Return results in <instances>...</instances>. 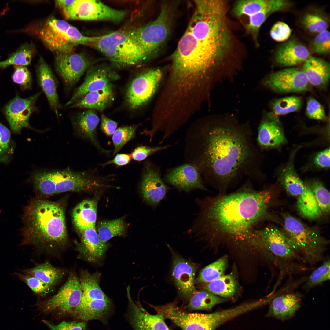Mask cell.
<instances>
[{
    "label": "cell",
    "instance_id": "cell-1",
    "mask_svg": "<svg viewBox=\"0 0 330 330\" xmlns=\"http://www.w3.org/2000/svg\"><path fill=\"white\" fill-rule=\"evenodd\" d=\"M183 156L200 172L204 183L220 193L234 186L244 176L257 181L262 177L261 156L252 130L235 122L195 123L186 131Z\"/></svg>",
    "mask_w": 330,
    "mask_h": 330
},
{
    "label": "cell",
    "instance_id": "cell-2",
    "mask_svg": "<svg viewBox=\"0 0 330 330\" xmlns=\"http://www.w3.org/2000/svg\"><path fill=\"white\" fill-rule=\"evenodd\" d=\"M250 180L236 191L197 198L198 212L187 231L211 245H232L264 252L258 226L271 218L274 199L270 188L258 190Z\"/></svg>",
    "mask_w": 330,
    "mask_h": 330
},
{
    "label": "cell",
    "instance_id": "cell-3",
    "mask_svg": "<svg viewBox=\"0 0 330 330\" xmlns=\"http://www.w3.org/2000/svg\"><path fill=\"white\" fill-rule=\"evenodd\" d=\"M230 46L212 31L202 19L193 14L172 55L170 77L182 85H198L223 59Z\"/></svg>",
    "mask_w": 330,
    "mask_h": 330
},
{
    "label": "cell",
    "instance_id": "cell-4",
    "mask_svg": "<svg viewBox=\"0 0 330 330\" xmlns=\"http://www.w3.org/2000/svg\"><path fill=\"white\" fill-rule=\"evenodd\" d=\"M66 200L52 201L35 197L24 208L22 216L21 244L39 252L57 255L68 245L65 211Z\"/></svg>",
    "mask_w": 330,
    "mask_h": 330
},
{
    "label": "cell",
    "instance_id": "cell-5",
    "mask_svg": "<svg viewBox=\"0 0 330 330\" xmlns=\"http://www.w3.org/2000/svg\"><path fill=\"white\" fill-rule=\"evenodd\" d=\"M98 174L95 170L75 171L68 168L41 170L34 172L31 179L36 197L46 199L62 193L89 192L108 187L105 182L109 175Z\"/></svg>",
    "mask_w": 330,
    "mask_h": 330
},
{
    "label": "cell",
    "instance_id": "cell-6",
    "mask_svg": "<svg viewBox=\"0 0 330 330\" xmlns=\"http://www.w3.org/2000/svg\"><path fill=\"white\" fill-rule=\"evenodd\" d=\"M283 230L290 246L305 263L313 265L322 260L329 242L319 232L288 213L282 215Z\"/></svg>",
    "mask_w": 330,
    "mask_h": 330
},
{
    "label": "cell",
    "instance_id": "cell-7",
    "mask_svg": "<svg viewBox=\"0 0 330 330\" xmlns=\"http://www.w3.org/2000/svg\"><path fill=\"white\" fill-rule=\"evenodd\" d=\"M148 305L164 319L170 320L182 330H214L240 314L236 307L205 314L189 313L175 302L161 305Z\"/></svg>",
    "mask_w": 330,
    "mask_h": 330
},
{
    "label": "cell",
    "instance_id": "cell-8",
    "mask_svg": "<svg viewBox=\"0 0 330 330\" xmlns=\"http://www.w3.org/2000/svg\"><path fill=\"white\" fill-rule=\"evenodd\" d=\"M89 46L97 50L111 61L119 65H137L147 59L130 31L120 30L100 36Z\"/></svg>",
    "mask_w": 330,
    "mask_h": 330
},
{
    "label": "cell",
    "instance_id": "cell-9",
    "mask_svg": "<svg viewBox=\"0 0 330 330\" xmlns=\"http://www.w3.org/2000/svg\"><path fill=\"white\" fill-rule=\"evenodd\" d=\"M174 13L172 5L164 3L155 20L130 31L131 36L147 59L156 55L168 39L170 33Z\"/></svg>",
    "mask_w": 330,
    "mask_h": 330
},
{
    "label": "cell",
    "instance_id": "cell-10",
    "mask_svg": "<svg viewBox=\"0 0 330 330\" xmlns=\"http://www.w3.org/2000/svg\"><path fill=\"white\" fill-rule=\"evenodd\" d=\"M258 232L263 246L281 272L291 273L304 269L298 263H304L303 259L289 244L281 230L269 226L259 229Z\"/></svg>",
    "mask_w": 330,
    "mask_h": 330
},
{
    "label": "cell",
    "instance_id": "cell-11",
    "mask_svg": "<svg viewBox=\"0 0 330 330\" xmlns=\"http://www.w3.org/2000/svg\"><path fill=\"white\" fill-rule=\"evenodd\" d=\"M280 181L287 191L297 200L299 211L310 220L320 218L321 212L311 190L296 173L292 165L288 164L282 171Z\"/></svg>",
    "mask_w": 330,
    "mask_h": 330
},
{
    "label": "cell",
    "instance_id": "cell-12",
    "mask_svg": "<svg viewBox=\"0 0 330 330\" xmlns=\"http://www.w3.org/2000/svg\"><path fill=\"white\" fill-rule=\"evenodd\" d=\"M82 292L79 277L73 271L70 272L65 283L57 293L42 301L39 306L44 312L64 314L70 313L80 303Z\"/></svg>",
    "mask_w": 330,
    "mask_h": 330
},
{
    "label": "cell",
    "instance_id": "cell-13",
    "mask_svg": "<svg viewBox=\"0 0 330 330\" xmlns=\"http://www.w3.org/2000/svg\"><path fill=\"white\" fill-rule=\"evenodd\" d=\"M162 75L159 69H152L138 75L130 82L126 93V102L132 109L145 104L155 93Z\"/></svg>",
    "mask_w": 330,
    "mask_h": 330
},
{
    "label": "cell",
    "instance_id": "cell-14",
    "mask_svg": "<svg viewBox=\"0 0 330 330\" xmlns=\"http://www.w3.org/2000/svg\"><path fill=\"white\" fill-rule=\"evenodd\" d=\"M141 174L140 188L142 196L149 204L156 207L169 188L162 178L160 167L146 160L144 163Z\"/></svg>",
    "mask_w": 330,
    "mask_h": 330
},
{
    "label": "cell",
    "instance_id": "cell-15",
    "mask_svg": "<svg viewBox=\"0 0 330 330\" xmlns=\"http://www.w3.org/2000/svg\"><path fill=\"white\" fill-rule=\"evenodd\" d=\"M168 247L172 255L171 273L174 283L179 295L187 301L196 290L195 279L198 266L173 251L168 244Z\"/></svg>",
    "mask_w": 330,
    "mask_h": 330
},
{
    "label": "cell",
    "instance_id": "cell-16",
    "mask_svg": "<svg viewBox=\"0 0 330 330\" xmlns=\"http://www.w3.org/2000/svg\"><path fill=\"white\" fill-rule=\"evenodd\" d=\"M41 93L40 91L26 98L16 95L5 106L3 112L13 133L20 134L24 128H32L29 118L36 110L35 103Z\"/></svg>",
    "mask_w": 330,
    "mask_h": 330
},
{
    "label": "cell",
    "instance_id": "cell-17",
    "mask_svg": "<svg viewBox=\"0 0 330 330\" xmlns=\"http://www.w3.org/2000/svg\"><path fill=\"white\" fill-rule=\"evenodd\" d=\"M56 71L68 88L73 87L90 67V61L81 53H56Z\"/></svg>",
    "mask_w": 330,
    "mask_h": 330
},
{
    "label": "cell",
    "instance_id": "cell-18",
    "mask_svg": "<svg viewBox=\"0 0 330 330\" xmlns=\"http://www.w3.org/2000/svg\"><path fill=\"white\" fill-rule=\"evenodd\" d=\"M71 25L64 20L51 18L41 28L39 35L47 47L56 53L73 52L75 46L70 41L67 33Z\"/></svg>",
    "mask_w": 330,
    "mask_h": 330
},
{
    "label": "cell",
    "instance_id": "cell-19",
    "mask_svg": "<svg viewBox=\"0 0 330 330\" xmlns=\"http://www.w3.org/2000/svg\"><path fill=\"white\" fill-rule=\"evenodd\" d=\"M264 85L278 92H300L308 91L309 83L302 70L287 68L271 73L264 81Z\"/></svg>",
    "mask_w": 330,
    "mask_h": 330
},
{
    "label": "cell",
    "instance_id": "cell-20",
    "mask_svg": "<svg viewBox=\"0 0 330 330\" xmlns=\"http://www.w3.org/2000/svg\"><path fill=\"white\" fill-rule=\"evenodd\" d=\"M163 180L165 183L185 192L195 189L208 190L199 170L192 163H185L167 169Z\"/></svg>",
    "mask_w": 330,
    "mask_h": 330
},
{
    "label": "cell",
    "instance_id": "cell-21",
    "mask_svg": "<svg viewBox=\"0 0 330 330\" xmlns=\"http://www.w3.org/2000/svg\"><path fill=\"white\" fill-rule=\"evenodd\" d=\"M79 241L75 242L77 258L89 262L95 263L102 259L108 245L100 239L95 226L77 231Z\"/></svg>",
    "mask_w": 330,
    "mask_h": 330
},
{
    "label": "cell",
    "instance_id": "cell-22",
    "mask_svg": "<svg viewBox=\"0 0 330 330\" xmlns=\"http://www.w3.org/2000/svg\"><path fill=\"white\" fill-rule=\"evenodd\" d=\"M84 80L74 91L65 106H70L87 93L101 90L117 78V75L106 66L90 67Z\"/></svg>",
    "mask_w": 330,
    "mask_h": 330
},
{
    "label": "cell",
    "instance_id": "cell-23",
    "mask_svg": "<svg viewBox=\"0 0 330 330\" xmlns=\"http://www.w3.org/2000/svg\"><path fill=\"white\" fill-rule=\"evenodd\" d=\"M71 121L77 136L90 142L100 153L110 155L111 151L102 147L97 138V129L100 118L94 110L88 109L80 112Z\"/></svg>",
    "mask_w": 330,
    "mask_h": 330
},
{
    "label": "cell",
    "instance_id": "cell-24",
    "mask_svg": "<svg viewBox=\"0 0 330 330\" xmlns=\"http://www.w3.org/2000/svg\"><path fill=\"white\" fill-rule=\"evenodd\" d=\"M128 300V317L129 323L134 330H170L160 314H150L138 303L136 305L130 293V287L127 288Z\"/></svg>",
    "mask_w": 330,
    "mask_h": 330
},
{
    "label": "cell",
    "instance_id": "cell-25",
    "mask_svg": "<svg viewBox=\"0 0 330 330\" xmlns=\"http://www.w3.org/2000/svg\"><path fill=\"white\" fill-rule=\"evenodd\" d=\"M278 117L273 112L267 113L259 125L256 139L261 149L281 146L286 140Z\"/></svg>",
    "mask_w": 330,
    "mask_h": 330
},
{
    "label": "cell",
    "instance_id": "cell-26",
    "mask_svg": "<svg viewBox=\"0 0 330 330\" xmlns=\"http://www.w3.org/2000/svg\"><path fill=\"white\" fill-rule=\"evenodd\" d=\"M112 311V304L109 298L95 299L81 301L70 314L82 321L98 320L106 324Z\"/></svg>",
    "mask_w": 330,
    "mask_h": 330
},
{
    "label": "cell",
    "instance_id": "cell-27",
    "mask_svg": "<svg viewBox=\"0 0 330 330\" xmlns=\"http://www.w3.org/2000/svg\"><path fill=\"white\" fill-rule=\"evenodd\" d=\"M38 83L46 96L51 108L58 116V111L62 108L58 97L56 79L50 68L41 57L36 68Z\"/></svg>",
    "mask_w": 330,
    "mask_h": 330
},
{
    "label": "cell",
    "instance_id": "cell-28",
    "mask_svg": "<svg viewBox=\"0 0 330 330\" xmlns=\"http://www.w3.org/2000/svg\"><path fill=\"white\" fill-rule=\"evenodd\" d=\"M301 295L288 292L277 296L270 304L268 315L281 320L291 318L301 306Z\"/></svg>",
    "mask_w": 330,
    "mask_h": 330
},
{
    "label": "cell",
    "instance_id": "cell-29",
    "mask_svg": "<svg viewBox=\"0 0 330 330\" xmlns=\"http://www.w3.org/2000/svg\"><path fill=\"white\" fill-rule=\"evenodd\" d=\"M310 56L306 47L297 41L290 40L278 49L275 60L279 65L291 66L304 62Z\"/></svg>",
    "mask_w": 330,
    "mask_h": 330
},
{
    "label": "cell",
    "instance_id": "cell-30",
    "mask_svg": "<svg viewBox=\"0 0 330 330\" xmlns=\"http://www.w3.org/2000/svg\"><path fill=\"white\" fill-rule=\"evenodd\" d=\"M114 97V87L111 83L101 90L87 93L69 107L101 112L112 102Z\"/></svg>",
    "mask_w": 330,
    "mask_h": 330
},
{
    "label": "cell",
    "instance_id": "cell-31",
    "mask_svg": "<svg viewBox=\"0 0 330 330\" xmlns=\"http://www.w3.org/2000/svg\"><path fill=\"white\" fill-rule=\"evenodd\" d=\"M196 287L228 299L235 297L240 292L237 276L232 272L224 274L210 282L196 284Z\"/></svg>",
    "mask_w": 330,
    "mask_h": 330
},
{
    "label": "cell",
    "instance_id": "cell-32",
    "mask_svg": "<svg viewBox=\"0 0 330 330\" xmlns=\"http://www.w3.org/2000/svg\"><path fill=\"white\" fill-rule=\"evenodd\" d=\"M302 71L310 84L323 87L328 83L330 76V65L327 61L310 56L304 62Z\"/></svg>",
    "mask_w": 330,
    "mask_h": 330
},
{
    "label": "cell",
    "instance_id": "cell-33",
    "mask_svg": "<svg viewBox=\"0 0 330 330\" xmlns=\"http://www.w3.org/2000/svg\"><path fill=\"white\" fill-rule=\"evenodd\" d=\"M97 202L94 199L83 200L74 208L73 223L76 232L95 226L97 217Z\"/></svg>",
    "mask_w": 330,
    "mask_h": 330
},
{
    "label": "cell",
    "instance_id": "cell-34",
    "mask_svg": "<svg viewBox=\"0 0 330 330\" xmlns=\"http://www.w3.org/2000/svg\"><path fill=\"white\" fill-rule=\"evenodd\" d=\"M22 272L35 277L53 288L63 279L66 272L64 269L55 267L48 261L37 264L31 268L22 270Z\"/></svg>",
    "mask_w": 330,
    "mask_h": 330
},
{
    "label": "cell",
    "instance_id": "cell-35",
    "mask_svg": "<svg viewBox=\"0 0 330 330\" xmlns=\"http://www.w3.org/2000/svg\"><path fill=\"white\" fill-rule=\"evenodd\" d=\"M290 5L288 1L273 0L263 9L249 17V21L246 26L247 31L251 34L256 42L260 28L267 17L274 12L286 10Z\"/></svg>",
    "mask_w": 330,
    "mask_h": 330
},
{
    "label": "cell",
    "instance_id": "cell-36",
    "mask_svg": "<svg viewBox=\"0 0 330 330\" xmlns=\"http://www.w3.org/2000/svg\"><path fill=\"white\" fill-rule=\"evenodd\" d=\"M101 277V273L97 272L91 273L87 270H81L79 278L82 292L81 301L109 298L100 286Z\"/></svg>",
    "mask_w": 330,
    "mask_h": 330
},
{
    "label": "cell",
    "instance_id": "cell-37",
    "mask_svg": "<svg viewBox=\"0 0 330 330\" xmlns=\"http://www.w3.org/2000/svg\"><path fill=\"white\" fill-rule=\"evenodd\" d=\"M205 290H196L187 300L186 309L189 311L196 310H210L217 305L228 301Z\"/></svg>",
    "mask_w": 330,
    "mask_h": 330
},
{
    "label": "cell",
    "instance_id": "cell-38",
    "mask_svg": "<svg viewBox=\"0 0 330 330\" xmlns=\"http://www.w3.org/2000/svg\"><path fill=\"white\" fill-rule=\"evenodd\" d=\"M126 224L123 218L99 222L96 231L101 240L106 242L116 236L124 237L126 234Z\"/></svg>",
    "mask_w": 330,
    "mask_h": 330
},
{
    "label": "cell",
    "instance_id": "cell-39",
    "mask_svg": "<svg viewBox=\"0 0 330 330\" xmlns=\"http://www.w3.org/2000/svg\"><path fill=\"white\" fill-rule=\"evenodd\" d=\"M228 257L224 255L205 266L195 279L196 284L211 282L224 275L228 264Z\"/></svg>",
    "mask_w": 330,
    "mask_h": 330
},
{
    "label": "cell",
    "instance_id": "cell-40",
    "mask_svg": "<svg viewBox=\"0 0 330 330\" xmlns=\"http://www.w3.org/2000/svg\"><path fill=\"white\" fill-rule=\"evenodd\" d=\"M35 51V47L32 43L22 44L7 59L0 61V69H5L11 65H28L30 64Z\"/></svg>",
    "mask_w": 330,
    "mask_h": 330
},
{
    "label": "cell",
    "instance_id": "cell-41",
    "mask_svg": "<svg viewBox=\"0 0 330 330\" xmlns=\"http://www.w3.org/2000/svg\"><path fill=\"white\" fill-rule=\"evenodd\" d=\"M273 0H242L237 1L233 9L237 16L243 15L249 17L260 12L271 4Z\"/></svg>",
    "mask_w": 330,
    "mask_h": 330
},
{
    "label": "cell",
    "instance_id": "cell-42",
    "mask_svg": "<svg viewBox=\"0 0 330 330\" xmlns=\"http://www.w3.org/2000/svg\"><path fill=\"white\" fill-rule=\"evenodd\" d=\"M306 183L313 193L321 212L325 214H329L330 209L329 191L318 180H313Z\"/></svg>",
    "mask_w": 330,
    "mask_h": 330
},
{
    "label": "cell",
    "instance_id": "cell-43",
    "mask_svg": "<svg viewBox=\"0 0 330 330\" xmlns=\"http://www.w3.org/2000/svg\"><path fill=\"white\" fill-rule=\"evenodd\" d=\"M139 125L125 126L116 129L112 137L114 148V155L118 152L126 144L135 137Z\"/></svg>",
    "mask_w": 330,
    "mask_h": 330
},
{
    "label": "cell",
    "instance_id": "cell-44",
    "mask_svg": "<svg viewBox=\"0 0 330 330\" xmlns=\"http://www.w3.org/2000/svg\"><path fill=\"white\" fill-rule=\"evenodd\" d=\"M301 99L298 97L290 96L277 99L272 105L273 113L276 115H284L296 111L302 105Z\"/></svg>",
    "mask_w": 330,
    "mask_h": 330
},
{
    "label": "cell",
    "instance_id": "cell-45",
    "mask_svg": "<svg viewBox=\"0 0 330 330\" xmlns=\"http://www.w3.org/2000/svg\"><path fill=\"white\" fill-rule=\"evenodd\" d=\"M329 258L315 269L308 277L305 286V288L310 290L330 280V263Z\"/></svg>",
    "mask_w": 330,
    "mask_h": 330
},
{
    "label": "cell",
    "instance_id": "cell-46",
    "mask_svg": "<svg viewBox=\"0 0 330 330\" xmlns=\"http://www.w3.org/2000/svg\"><path fill=\"white\" fill-rule=\"evenodd\" d=\"M13 152L10 131L0 122V163L9 162Z\"/></svg>",
    "mask_w": 330,
    "mask_h": 330
},
{
    "label": "cell",
    "instance_id": "cell-47",
    "mask_svg": "<svg viewBox=\"0 0 330 330\" xmlns=\"http://www.w3.org/2000/svg\"><path fill=\"white\" fill-rule=\"evenodd\" d=\"M15 275L29 287L32 292L39 295H45L52 292L54 288L45 283L39 279L24 273H16Z\"/></svg>",
    "mask_w": 330,
    "mask_h": 330
},
{
    "label": "cell",
    "instance_id": "cell-48",
    "mask_svg": "<svg viewBox=\"0 0 330 330\" xmlns=\"http://www.w3.org/2000/svg\"><path fill=\"white\" fill-rule=\"evenodd\" d=\"M302 23L310 32L319 33L327 30L328 27L327 20L318 13H308L303 17Z\"/></svg>",
    "mask_w": 330,
    "mask_h": 330
},
{
    "label": "cell",
    "instance_id": "cell-49",
    "mask_svg": "<svg viewBox=\"0 0 330 330\" xmlns=\"http://www.w3.org/2000/svg\"><path fill=\"white\" fill-rule=\"evenodd\" d=\"M13 82L19 85L21 90L24 91L32 88V79L31 73L25 66L15 65L12 75Z\"/></svg>",
    "mask_w": 330,
    "mask_h": 330
},
{
    "label": "cell",
    "instance_id": "cell-50",
    "mask_svg": "<svg viewBox=\"0 0 330 330\" xmlns=\"http://www.w3.org/2000/svg\"><path fill=\"white\" fill-rule=\"evenodd\" d=\"M171 146L170 145L154 146L140 145L136 147L131 154L132 158L138 161H142L149 156L166 150Z\"/></svg>",
    "mask_w": 330,
    "mask_h": 330
},
{
    "label": "cell",
    "instance_id": "cell-51",
    "mask_svg": "<svg viewBox=\"0 0 330 330\" xmlns=\"http://www.w3.org/2000/svg\"><path fill=\"white\" fill-rule=\"evenodd\" d=\"M330 33L327 30L319 33L315 37L312 43V48L315 53L322 55L329 53L330 50Z\"/></svg>",
    "mask_w": 330,
    "mask_h": 330
},
{
    "label": "cell",
    "instance_id": "cell-52",
    "mask_svg": "<svg viewBox=\"0 0 330 330\" xmlns=\"http://www.w3.org/2000/svg\"><path fill=\"white\" fill-rule=\"evenodd\" d=\"M306 113L311 119L324 121L326 115L324 107L318 101L313 98H309L307 102Z\"/></svg>",
    "mask_w": 330,
    "mask_h": 330
},
{
    "label": "cell",
    "instance_id": "cell-53",
    "mask_svg": "<svg viewBox=\"0 0 330 330\" xmlns=\"http://www.w3.org/2000/svg\"><path fill=\"white\" fill-rule=\"evenodd\" d=\"M291 33V29L287 24L283 22L278 21L272 27L270 35L275 41L281 42L287 40Z\"/></svg>",
    "mask_w": 330,
    "mask_h": 330
},
{
    "label": "cell",
    "instance_id": "cell-54",
    "mask_svg": "<svg viewBox=\"0 0 330 330\" xmlns=\"http://www.w3.org/2000/svg\"><path fill=\"white\" fill-rule=\"evenodd\" d=\"M43 322L50 330H87L85 321H63L57 324L51 323L46 320H43Z\"/></svg>",
    "mask_w": 330,
    "mask_h": 330
},
{
    "label": "cell",
    "instance_id": "cell-55",
    "mask_svg": "<svg viewBox=\"0 0 330 330\" xmlns=\"http://www.w3.org/2000/svg\"><path fill=\"white\" fill-rule=\"evenodd\" d=\"M118 125V123L108 118L104 114L101 116L100 128L106 136H110L113 134Z\"/></svg>",
    "mask_w": 330,
    "mask_h": 330
},
{
    "label": "cell",
    "instance_id": "cell-56",
    "mask_svg": "<svg viewBox=\"0 0 330 330\" xmlns=\"http://www.w3.org/2000/svg\"><path fill=\"white\" fill-rule=\"evenodd\" d=\"M315 164L318 167L326 168L330 167V148H327L319 152L314 159Z\"/></svg>",
    "mask_w": 330,
    "mask_h": 330
},
{
    "label": "cell",
    "instance_id": "cell-57",
    "mask_svg": "<svg viewBox=\"0 0 330 330\" xmlns=\"http://www.w3.org/2000/svg\"><path fill=\"white\" fill-rule=\"evenodd\" d=\"M132 159L131 154H118L112 160H108L101 165L103 167L112 164L117 166H124L128 164Z\"/></svg>",
    "mask_w": 330,
    "mask_h": 330
},
{
    "label": "cell",
    "instance_id": "cell-58",
    "mask_svg": "<svg viewBox=\"0 0 330 330\" xmlns=\"http://www.w3.org/2000/svg\"><path fill=\"white\" fill-rule=\"evenodd\" d=\"M74 0H56L55 1V3L56 5L62 10L70 6Z\"/></svg>",
    "mask_w": 330,
    "mask_h": 330
}]
</instances>
